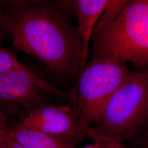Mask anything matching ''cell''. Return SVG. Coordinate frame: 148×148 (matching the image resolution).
<instances>
[{"mask_svg":"<svg viewBox=\"0 0 148 148\" xmlns=\"http://www.w3.org/2000/svg\"><path fill=\"white\" fill-rule=\"evenodd\" d=\"M101 148L100 146L99 145V144L98 143H96L95 142H94L93 144H90V145H88L84 147L83 148Z\"/></svg>","mask_w":148,"mask_h":148,"instance_id":"ac0fdd59","label":"cell"},{"mask_svg":"<svg viewBox=\"0 0 148 148\" xmlns=\"http://www.w3.org/2000/svg\"><path fill=\"white\" fill-rule=\"evenodd\" d=\"M9 129L5 115L0 111V140L7 139Z\"/></svg>","mask_w":148,"mask_h":148,"instance_id":"7c38bea8","label":"cell"},{"mask_svg":"<svg viewBox=\"0 0 148 148\" xmlns=\"http://www.w3.org/2000/svg\"><path fill=\"white\" fill-rule=\"evenodd\" d=\"M0 148H10L6 142V140H0Z\"/></svg>","mask_w":148,"mask_h":148,"instance_id":"d6986e66","label":"cell"},{"mask_svg":"<svg viewBox=\"0 0 148 148\" xmlns=\"http://www.w3.org/2000/svg\"><path fill=\"white\" fill-rule=\"evenodd\" d=\"M26 148H75L53 136L18 124L10 128L7 138Z\"/></svg>","mask_w":148,"mask_h":148,"instance_id":"ba28073f","label":"cell"},{"mask_svg":"<svg viewBox=\"0 0 148 148\" xmlns=\"http://www.w3.org/2000/svg\"><path fill=\"white\" fill-rule=\"evenodd\" d=\"M44 92L59 95L70 103L75 101L74 92L55 88L26 66L0 73V103L3 105L21 106L29 113L44 105Z\"/></svg>","mask_w":148,"mask_h":148,"instance_id":"5b68a950","label":"cell"},{"mask_svg":"<svg viewBox=\"0 0 148 148\" xmlns=\"http://www.w3.org/2000/svg\"><path fill=\"white\" fill-rule=\"evenodd\" d=\"M148 86L145 71H132L112 95L99 119L90 127L117 142L129 140L140 131Z\"/></svg>","mask_w":148,"mask_h":148,"instance_id":"277c9868","label":"cell"},{"mask_svg":"<svg viewBox=\"0 0 148 148\" xmlns=\"http://www.w3.org/2000/svg\"><path fill=\"white\" fill-rule=\"evenodd\" d=\"M144 139H145V138H144Z\"/></svg>","mask_w":148,"mask_h":148,"instance_id":"ffe728a7","label":"cell"},{"mask_svg":"<svg viewBox=\"0 0 148 148\" xmlns=\"http://www.w3.org/2000/svg\"><path fill=\"white\" fill-rule=\"evenodd\" d=\"M24 66L14 53L7 49H0V73Z\"/></svg>","mask_w":148,"mask_h":148,"instance_id":"30bf717a","label":"cell"},{"mask_svg":"<svg viewBox=\"0 0 148 148\" xmlns=\"http://www.w3.org/2000/svg\"><path fill=\"white\" fill-rule=\"evenodd\" d=\"M140 137L143 138H145V139H148V126L146 127L144 131H143V133L140 135H136Z\"/></svg>","mask_w":148,"mask_h":148,"instance_id":"e0dca14e","label":"cell"},{"mask_svg":"<svg viewBox=\"0 0 148 148\" xmlns=\"http://www.w3.org/2000/svg\"><path fill=\"white\" fill-rule=\"evenodd\" d=\"M130 2V1L127 0H108L106 8L95 28L92 37L99 35L110 27Z\"/></svg>","mask_w":148,"mask_h":148,"instance_id":"9c48e42d","label":"cell"},{"mask_svg":"<svg viewBox=\"0 0 148 148\" xmlns=\"http://www.w3.org/2000/svg\"><path fill=\"white\" fill-rule=\"evenodd\" d=\"M93 58L114 57L148 68V0H133L110 27L92 37Z\"/></svg>","mask_w":148,"mask_h":148,"instance_id":"7a4b0ae2","label":"cell"},{"mask_svg":"<svg viewBox=\"0 0 148 148\" xmlns=\"http://www.w3.org/2000/svg\"><path fill=\"white\" fill-rule=\"evenodd\" d=\"M5 3V2H2L0 1V29L2 27H3V21H4V16L5 10L4 7V5Z\"/></svg>","mask_w":148,"mask_h":148,"instance_id":"9a60e30c","label":"cell"},{"mask_svg":"<svg viewBox=\"0 0 148 148\" xmlns=\"http://www.w3.org/2000/svg\"><path fill=\"white\" fill-rule=\"evenodd\" d=\"M108 2V0H75L70 1L77 19L76 27L84 46L83 69L88 54L90 38L95 26Z\"/></svg>","mask_w":148,"mask_h":148,"instance_id":"52a82bcc","label":"cell"},{"mask_svg":"<svg viewBox=\"0 0 148 148\" xmlns=\"http://www.w3.org/2000/svg\"><path fill=\"white\" fill-rule=\"evenodd\" d=\"M130 145L135 148H148V140L137 136L133 137L129 140Z\"/></svg>","mask_w":148,"mask_h":148,"instance_id":"4fadbf2b","label":"cell"},{"mask_svg":"<svg viewBox=\"0 0 148 148\" xmlns=\"http://www.w3.org/2000/svg\"><path fill=\"white\" fill-rule=\"evenodd\" d=\"M6 142L8 144V145L10 148H26L24 147L21 145L16 143L12 140H11L10 139H6Z\"/></svg>","mask_w":148,"mask_h":148,"instance_id":"2e32d148","label":"cell"},{"mask_svg":"<svg viewBox=\"0 0 148 148\" xmlns=\"http://www.w3.org/2000/svg\"><path fill=\"white\" fill-rule=\"evenodd\" d=\"M132 73L126 63L114 57H98L79 76L75 103L80 132H86L97 121L117 89Z\"/></svg>","mask_w":148,"mask_h":148,"instance_id":"3957f363","label":"cell"},{"mask_svg":"<svg viewBox=\"0 0 148 148\" xmlns=\"http://www.w3.org/2000/svg\"><path fill=\"white\" fill-rule=\"evenodd\" d=\"M145 71L147 74L148 77V68ZM147 126H148V86L145 106L144 110L143 111V115L141 118L140 123V131L142 129L144 130Z\"/></svg>","mask_w":148,"mask_h":148,"instance_id":"5bb4252c","label":"cell"},{"mask_svg":"<svg viewBox=\"0 0 148 148\" xmlns=\"http://www.w3.org/2000/svg\"><path fill=\"white\" fill-rule=\"evenodd\" d=\"M3 27L13 45L62 77L83 72L84 46L62 8L37 1H8Z\"/></svg>","mask_w":148,"mask_h":148,"instance_id":"6da1fadb","label":"cell"},{"mask_svg":"<svg viewBox=\"0 0 148 148\" xmlns=\"http://www.w3.org/2000/svg\"><path fill=\"white\" fill-rule=\"evenodd\" d=\"M86 136L89 137L94 142L98 143L101 148H131L128 147L122 142H117L101 135L91 127L88 128L86 132Z\"/></svg>","mask_w":148,"mask_h":148,"instance_id":"8fae6325","label":"cell"},{"mask_svg":"<svg viewBox=\"0 0 148 148\" xmlns=\"http://www.w3.org/2000/svg\"><path fill=\"white\" fill-rule=\"evenodd\" d=\"M21 125L76 145L84 137L80 132L76 106L43 105L28 114Z\"/></svg>","mask_w":148,"mask_h":148,"instance_id":"8992f818","label":"cell"}]
</instances>
